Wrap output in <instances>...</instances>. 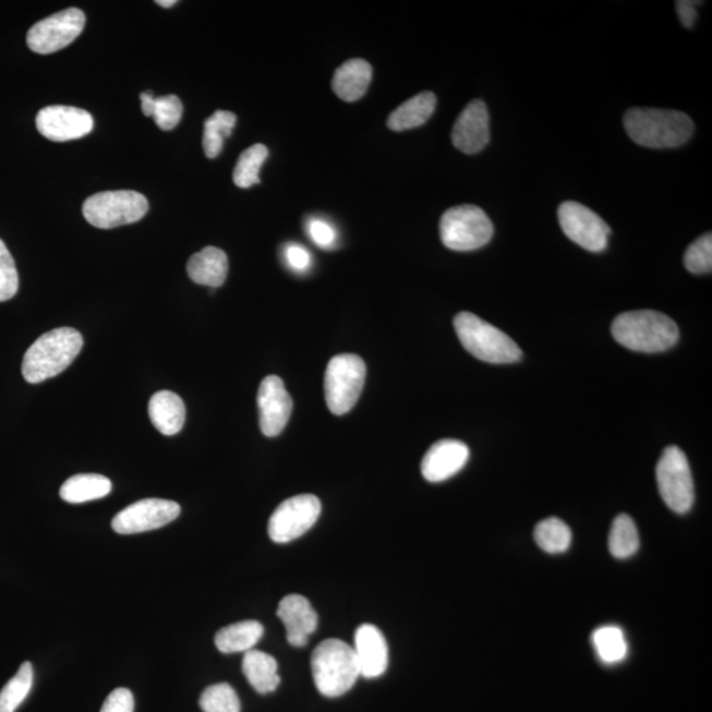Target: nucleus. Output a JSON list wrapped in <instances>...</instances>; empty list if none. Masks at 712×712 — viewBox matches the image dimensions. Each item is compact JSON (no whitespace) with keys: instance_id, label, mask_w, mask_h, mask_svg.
Instances as JSON below:
<instances>
[{"instance_id":"obj_29","label":"nucleus","mask_w":712,"mask_h":712,"mask_svg":"<svg viewBox=\"0 0 712 712\" xmlns=\"http://www.w3.org/2000/svg\"><path fill=\"white\" fill-rule=\"evenodd\" d=\"M592 644L603 663H620L628 654V644L623 629L616 626H604L592 633Z\"/></svg>"},{"instance_id":"obj_14","label":"nucleus","mask_w":712,"mask_h":712,"mask_svg":"<svg viewBox=\"0 0 712 712\" xmlns=\"http://www.w3.org/2000/svg\"><path fill=\"white\" fill-rule=\"evenodd\" d=\"M36 128L52 142H69L90 134L94 128L90 112L73 106H48L37 113Z\"/></svg>"},{"instance_id":"obj_33","label":"nucleus","mask_w":712,"mask_h":712,"mask_svg":"<svg viewBox=\"0 0 712 712\" xmlns=\"http://www.w3.org/2000/svg\"><path fill=\"white\" fill-rule=\"evenodd\" d=\"M204 712H241V701L229 684L209 686L200 698Z\"/></svg>"},{"instance_id":"obj_16","label":"nucleus","mask_w":712,"mask_h":712,"mask_svg":"<svg viewBox=\"0 0 712 712\" xmlns=\"http://www.w3.org/2000/svg\"><path fill=\"white\" fill-rule=\"evenodd\" d=\"M454 147L466 155H475L490 143V116L486 104L472 100L464 107L451 131Z\"/></svg>"},{"instance_id":"obj_19","label":"nucleus","mask_w":712,"mask_h":712,"mask_svg":"<svg viewBox=\"0 0 712 712\" xmlns=\"http://www.w3.org/2000/svg\"><path fill=\"white\" fill-rule=\"evenodd\" d=\"M354 652L359 673L364 678L383 676L388 667V644L381 629L373 624H363L355 632Z\"/></svg>"},{"instance_id":"obj_6","label":"nucleus","mask_w":712,"mask_h":712,"mask_svg":"<svg viewBox=\"0 0 712 712\" xmlns=\"http://www.w3.org/2000/svg\"><path fill=\"white\" fill-rule=\"evenodd\" d=\"M441 241L452 251H474L484 248L494 237V225L487 214L475 205L451 207L439 222Z\"/></svg>"},{"instance_id":"obj_37","label":"nucleus","mask_w":712,"mask_h":712,"mask_svg":"<svg viewBox=\"0 0 712 712\" xmlns=\"http://www.w3.org/2000/svg\"><path fill=\"white\" fill-rule=\"evenodd\" d=\"M309 236L321 249H333L337 242V231L325 219L312 218L306 225Z\"/></svg>"},{"instance_id":"obj_23","label":"nucleus","mask_w":712,"mask_h":712,"mask_svg":"<svg viewBox=\"0 0 712 712\" xmlns=\"http://www.w3.org/2000/svg\"><path fill=\"white\" fill-rule=\"evenodd\" d=\"M242 669L252 688L260 695L274 692L281 683L277 673V661L266 652L251 651L244 653Z\"/></svg>"},{"instance_id":"obj_10","label":"nucleus","mask_w":712,"mask_h":712,"mask_svg":"<svg viewBox=\"0 0 712 712\" xmlns=\"http://www.w3.org/2000/svg\"><path fill=\"white\" fill-rule=\"evenodd\" d=\"M317 496L305 494L282 502L268 522V534L276 544H288L316 524L321 515Z\"/></svg>"},{"instance_id":"obj_4","label":"nucleus","mask_w":712,"mask_h":712,"mask_svg":"<svg viewBox=\"0 0 712 712\" xmlns=\"http://www.w3.org/2000/svg\"><path fill=\"white\" fill-rule=\"evenodd\" d=\"M312 672L317 690L329 698L346 695L361 677L354 648L338 639L325 640L314 649Z\"/></svg>"},{"instance_id":"obj_32","label":"nucleus","mask_w":712,"mask_h":712,"mask_svg":"<svg viewBox=\"0 0 712 712\" xmlns=\"http://www.w3.org/2000/svg\"><path fill=\"white\" fill-rule=\"evenodd\" d=\"M267 157L268 148L263 146V144H255V146L245 149L241 157H239L234 174H232L236 185L248 189L252 185L260 184V172Z\"/></svg>"},{"instance_id":"obj_31","label":"nucleus","mask_w":712,"mask_h":712,"mask_svg":"<svg viewBox=\"0 0 712 712\" xmlns=\"http://www.w3.org/2000/svg\"><path fill=\"white\" fill-rule=\"evenodd\" d=\"M34 685V667L31 663H23L2 691H0V712H15L29 695Z\"/></svg>"},{"instance_id":"obj_40","label":"nucleus","mask_w":712,"mask_h":712,"mask_svg":"<svg viewBox=\"0 0 712 712\" xmlns=\"http://www.w3.org/2000/svg\"><path fill=\"white\" fill-rule=\"evenodd\" d=\"M699 2H689V0H679L676 3L677 14L679 16L680 23L684 24V27L691 28L697 21V9L696 5Z\"/></svg>"},{"instance_id":"obj_35","label":"nucleus","mask_w":712,"mask_h":712,"mask_svg":"<svg viewBox=\"0 0 712 712\" xmlns=\"http://www.w3.org/2000/svg\"><path fill=\"white\" fill-rule=\"evenodd\" d=\"M19 275L14 257L0 239V302L9 301L17 293Z\"/></svg>"},{"instance_id":"obj_42","label":"nucleus","mask_w":712,"mask_h":712,"mask_svg":"<svg viewBox=\"0 0 712 712\" xmlns=\"http://www.w3.org/2000/svg\"><path fill=\"white\" fill-rule=\"evenodd\" d=\"M176 3H178L176 2V0H157L156 2V4H159L161 5V8H166V9L172 8V5H174Z\"/></svg>"},{"instance_id":"obj_17","label":"nucleus","mask_w":712,"mask_h":712,"mask_svg":"<svg viewBox=\"0 0 712 712\" xmlns=\"http://www.w3.org/2000/svg\"><path fill=\"white\" fill-rule=\"evenodd\" d=\"M470 458L468 445L458 439H441L425 454L422 475L431 483L445 482L458 474Z\"/></svg>"},{"instance_id":"obj_5","label":"nucleus","mask_w":712,"mask_h":712,"mask_svg":"<svg viewBox=\"0 0 712 712\" xmlns=\"http://www.w3.org/2000/svg\"><path fill=\"white\" fill-rule=\"evenodd\" d=\"M454 329L466 350L479 361L493 364L519 362L522 357L518 343L506 333L470 312H461L454 318Z\"/></svg>"},{"instance_id":"obj_27","label":"nucleus","mask_w":712,"mask_h":712,"mask_svg":"<svg viewBox=\"0 0 712 712\" xmlns=\"http://www.w3.org/2000/svg\"><path fill=\"white\" fill-rule=\"evenodd\" d=\"M608 547L615 558L626 559L638 553L640 535L635 521L628 515L622 514L611 527Z\"/></svg>"},{"instance_id":"obj_26","label":"nucleus","mask_w":712,"mask_h":712,"mask_svg":"<svg viewBox=\"0 0 712 712\" xmlns=\"http://www.w3.org/2000/svg\"><path fill=\"white\" fill-rule=\"evenodd\" d=\"M112 484L109 478L99 474H79L69 478L62 484L60 496L62 500L71 504H82L102 499L109 495Z\"/></svg>"},{"instance_id":"obj_36","label":"nucleus","mask_w":712,"mask_h":712,"mask_svg":"<svg viewBox=\"0 0 712 712\" xmlns=\"http://www.w3.org/2000/svg\"><path fill=\"white\" fill-rule=\"evenodd\" d=\"M182 112H184V106H182L181 99L173 94L155 99L153 118L162 131L173 130L180 123Z\"/></svg>"},{"instance_id":"obj_25","label":"nucleus","mask_w":712,"mask_h":712,"mask_svg":"<svg viewBox=\"0 0 712 712\" xmlns=\"http://www.w3.org/2000/svg\"><path fill=\"white\" fill-rule=\"evenodd\" d=\"M263 635L264 628L260 622H239L218 631L216 645L222 653L249 652L261 641Z\"/></svg>"},{"instance_id":"obj_11","label":"nucleus","mask_w":712,"mask_h":712,"mask_svg":"<svg viewBox=\"0 0 712 712\" xmlns=\"http://www.w3.org/2000/svg\"><path fill=\"white\" fill-rule=\"evenodd\" d=\"M86 16L80 9H68L43 19L28 31L27 44L39 55H50L64 49L82 34Z\"/></svg>"},{"instance_id":"obj_2","label":"nucleus","mask_w":712,"mask_h":712,"mask_svg":"<svg viewBox=\"0 0 712 712\" xmlns=\"http://www.w3.org/2000/svg\"><path fill=\"white\" fill-rule=\"evenodd\" d=\"M84 338L72 327H59L36 340L25 352L22 373L25 382L39 384L64 373L79 357Z\"/></svg>"},{"instance_id":"obj_39","label":"nucleus","mask_w":712,"mask_h":712,"mask_svg":"<svg viewBox=\"0 0 712 712\" xmlns=\"http://www.w3.org/2000/svg\"><path fill=\"white\" fill-rule=\"evenodd\" d=\"M135 699L129 689L119 688L107 697L100 712H134Z\"/></svg>"},{"instance_id":"obj_41","label":"nucleus","mask_w":712,"mask_h":712,"mask_svg":"<svg viewBox=\"0 0 712 712\" xmlns=\"http://www.w3.org/2000/svg\"><path fill=\"white\" fill-rule=\"evenodd\" d=\"M155 96L154 93L148 90L144 92L141 94V100H142V110L144 116L146 117H153L154 113V107H155Z\"/></svg>"},{"instance_id":"obj_3","label":"nucleus","mask_w":712,"mask_h":712,"mask_svg":"<svg viewBox=\"0 0 712 712\" xmlns=\"http://www.w3.org/2000/svg\"><path fill=\"white\" fill-rule=\"evenodd\" d=\"M611 331L624 348L647 354L669 350L679 338L677 324L664 313L654 311L622 313L615 318Z\"/></svg>"},{"instance_id":"obj_24","label":"nucleus","mask_w":712,"mask_h":712,"mask_svg":"<svg viewBox=\"0 0 712 712\" xmlns=\"http://www.w3.org/2000/svg\"><path fill=\"white\" fill-rule=\"evenodd\" d=\"M437 98L431 92L418 94L390 113L387 125L393 131H406L420 128L430 121L436 110Z\"/></svg>"},{"instance_id":"obj_9","label":"nucleus","mask_w":712,"mask_h":712,"mask_svg":"<svg viewBox=\"0 0 712 712\" xmlns=\"http://www.w3.org/2000/svg\"><path fill=\"white\" fill-rule=\"evenodd\" d=\"M661 497L676 514H688L696 500L695 481L685 452L669 446L661 456L656 469Z\"/></svg>"},{"instance_id":"obj_1","label":"nucleus","mask_w":712,"mask_h":712,"mask_svg":"<svg viewBox=\"0 0 712 712\" xmlns=\"http://www.w3.org/2000/svg\"><path fill=\"white\" fill-rule=\"evenodd\" d=\"M624 129L636 144L647 148H676L688 143L695 132L689 116L676 110L636 109L624 116Z\"/></svg>"},{"instance_id":"obj_34","label":"nucleus","mask_w":712,"mask_h":712,"mask_svg":"<svg viewBox=\"0 0 712 712\" xmlns=\"http://www.w3.org/2000/svg\"><path fill=\"white\" fill-rule=\"evenodd\" d=\"M684 264L689 273L695 275L710 274L712 269V236L711 232L698 238L689 245L684 256Z\"/></svg>"},{"instance_id":"obj_38","label":"nucleus","mask_w":712,"mask_h":712,"mask_svg":"<svg viewBox=\"0 0 712 712\" xmlns=\"http://www.w3.org/2000/svg\"><path fill=\"white\" fill-rule=\"evenodd\" d=\"M283 261L294 273L304 274L312 267L311 252L298 243H288L283 248Z\"/></svg>"},{"instance_id":"obj_8","label":"nucleus","mask_w":712,"mask_h":712,"mask_svg":"<svg viewBox=\"0 0 712 712\" xmlns=\"http://www.w3.org/2000/svg\"><path fill=\"white\" fill-rule=\"evenodd\" d=\"M148 200L134 191L102 192L85 201L82 213L94 227L109 230L137 222L148 213Z\"/></svg>"},{"instance_id":"obj_12","label":"nucleus","mask_w":712,"mask_h":712,"mask_svg":"<svg viewBox=\"0 0 712 712\" xmlns=\"http://www.w3.org/2000/svg\"><path fill=\"white\" fill-rule=\"evenodd\" d=\"M558 220L570 241L591 252L607 249L610 226L588 206L567 201L558 207Z\"/></svg>"},{"instance_id":"obj_15","label":"nucleus","mask_w":712,"mask_h":712,"mask_svg":"<svg viewBox=\"0 0 712 712\" xmlns=\"http://www.w3.org/2000/svg\"><path fill=\"white\" fill-rule=\"evenodd\" d=\"M261 430L264 436L276 437L286 430L293 411V400L279 376L269 375L257 393Z\"/></svg>"},{"instance_id":"obj_22","label":"nucleus","mask_w":712,"mask_h":712,"mask_svg":"<svg viewBox=\"0 0 712 712\" xmlns=\"http://www.w3.org/2000/svg\"><path fill=\"white\" fill-rule=\"evenodd\" d=\"M186 270L193 282L219 288L224 286L229 274V260L222 250L205 248L189 260Z\"/></svg>"},{"instance_id":"obj_30","label":"nucleus","mask_w":712,"mask_h":712,"mask_svg":"<svg viewBox=\"0 0 712 712\" xmlns=\"http://www.w3.org/2000/svg\"><path fill=\"white\" fill-rule=\"evenodd\" d=\"M534 540L541 550L551 554H559L569 550L571 531L566 522L550 518L539 522L534 529Z\"/></svg>"},{"instance_id":"obj_20","label":"nucleus","mask_w":712,"mask_h":712,"mask_svg":"<svg viewBox=\"0 0 712 712\" xmlns=\"http://www.w3.org/2000/svg\"><path fill=\"white\" fill-rule=\"evenodd\" d=\"M148 413L150 422L164 436H174L185 424L184 401L170 390H160L150 397Z\"/></svg>"},{"instance_id":"obj_21","label":"nucleus","mask_w":712,"mask_h":712,"mask_svg":"<svg viewBox=\"0 0 712 712\" xmlns=\"http://www.w3.org/2000/svg\"><path fill=\"white\" fill-rule=\"evenodd\" d=\"M371 79H373V67L362 59H351L340 65L333 79V92L345 100L355 102L367 93Z\"/></svg>"},{"instance_id":"obj_18","label":"nucleus","mask_w":712,"mask_h":712,"mask_svg":"<svg viewBox=\"0 0 712 712\" xmlns=\"http://www.w3.org/2000/svg\"><path fill=\"white\" fill-rule=\"evenodd\" d=\"M277 616L286 626L289 644L295 648L306 647L309 638L316 632L318 626V616L311 602L298 594L281 600Z\"/></svg>"},{"instance_id":"obj_7","label":"nucleus","mask_w":712,"mask_h":712,"mask_svg":"<svg viewBox=\"0 0 712 712\" xmlns=\"http://www.w3.org/2000/svg\"><path fill=\"white\" fill-rule=\"evenodd\" d=\"M367 369L361 357L340 354L327 364L325 397L330 412L336 415L349 413L361 396Z\"/></svg>"},{"instance_id":"obj_13","label":"nucleus","mask_w":712,"mask_h":712,"mask_svg":"<svg viewBox=\"0 0 712 712\" xmlns=\"http://www.w3.org/2000/svg\"><path fill=\"white\" fill-rule=\"evenodd\" d=\"M181 508L178 503L164 499H144L131 504L119 512L111 522L119 534H136L159 529L178 519Z\"/></svg>"},{"instance_id":"obj_28","label":"nucleus","mask_w":712,"mask_h":712,"mask_svg":"<svg viewBox=\"0 0 712 712\" xmlns=\"http://www.w3.org/2000/svg\"><path fill=\"white\" fill-rule=\"evenodd\" d=\"M237 124V116L231 111L218 110L205 121L204 150L206 157L216 159L222 153L225 138L230 137Z\"/></svg>"}]
</instances>
